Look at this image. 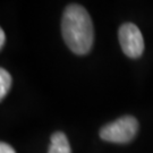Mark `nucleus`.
<instances>
[{"label":"nucleus","instance_id":"1","mask_svg":"<svg viewBox=\"0 0 153 153\" xmlns=\"http://www.w3.org/2000/svg\"><path fill=\"white\" fill-rule=\"evenodd\" d=\"M61 32L67 47L76 55H85L91 50L94 28L91 17L81 5H69L64 11Z\"/></svg>","mask_w":153,"mask_h":153},{"label":"nucleus","instance_id":"2","mask_svg":"<svg viewBox=\"0 0 153 153\" xmlns=\"http://www.w3.org/2000/svg\"><path fill=\"white\" fill-rule=\"evenodd\" d=\"M138 131V123L131 116H124L117 120L103 126L100 137L111 143H128L135 137Z\"/></svg>","mask_w":153,"mask_h":153},{"label":"nucleus","instance_id":"3","mask_svg":"<svg viewBox=\"0 0 153 153\" xmlns=\"http://www.w3.org/2000/svg\"><path fill=\"white\" fill-rule=\"evenodd\" d=\"M119 42L124 53L129 58L141 57L144 50V41L140 28L133 23H125L119 28Z\"/></svg>","mask_w":153,"mask_h":153},{"label":"nucleus","instance_id":"4","mask_svg":"<svg viewBox=\"0 0 153 153\" xmlns=\"http://www.w3.org/2000/svg\"><path fill=\"white\" fill-rule=\"evenodd\" d=\"M48 153H71L69 142L62 131H56L52 134Z\"/></svg>","mask_w":153,"mask_h":153},{"label":"nucleus","instance_id":"5","mask_svg":"<svg viewBox=\"0 0 153 153\" xmlns=\"http://www.w3.org/2000/svg\"><path fill=\"white\" fill-rule=\"evenodd\" d=\"M11 86V76L5 68L0 69V99L5 98Z\"/></svg>","mask_w":153,"mask_h":153},{"label":"nucleus","instance_id":"6","mask_svg":"<svg viewBox=\"0 0 153 153\" xmlns=\"http://www.w3.org/2000/svg\"><path fill=\"white\" fill-rule=\"evenodd\" d=\"M0 153H16L15 150L11 148L9 144L5 142H1L0 144Z\"/></svg>","mask_w":153,"mask_h":153},{"label":"nucleus","instance_id":"7","mask_svg":"<svg viewBox=\"0 0 153 153\" xmlns=\"http://www.w3.org/2000/svg\"><path fill=\"white\" fill-rule=\"evenodd\" d=\"M5 41H6L5 32H4V30L1 28V30H0V47H1V48L4 47V44H5Z\"/></svg>","mask_w":153,"mask_h":153}]
</instances>
